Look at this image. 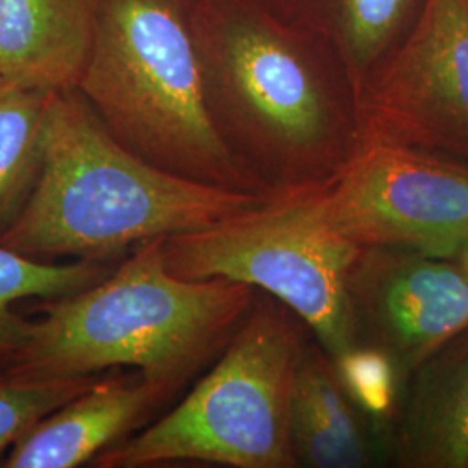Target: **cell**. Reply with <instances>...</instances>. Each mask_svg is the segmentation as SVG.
Returning <instances> with one entry per match:
<instances>
[{"label":"cell","mask_w":468,"mask_h":468,"mask_svg":"<svg viewBox=\"0 0 468 468\" xmlns=\"http://www.w3.org/2000/svg\"><path fill=\"white\" fill-rule=\"evenodd\" d=\"M208 115L269 195L330 183L363 144L359 94L326 42L276 0H193Z\"/></svg>","instance_id":"6da1fadb"},{"label":"cell","mask_w":468,"mask_h":468,"mask_svg":"<svg viewBox=\"0 0 468 468\" xmlns=\"http://www.w3.org/2000/svg\"><path fill=\"white\" fill-rule=\"evenodd\" d=\"M283 195L201 185L123 148L77 90L50 106L40 177L0 245L38 261L115 262L139 245L193 233Z\"/></svg>","instance_id":"7a4b0ae2"},{"label":"cell","mask_w":468,"mask_h":468,"mask_svg":"<svg viewBox=\"0 0 468 468\" xmlns=\"http://www.w3.org/2000/svg\"><path fill=\"white\" fill-rule=\"evenodd\" d=\"M164 239L139 245L98 283L42 303V318L28 323L23 349L2 373L67 378L127 367L167 398L177 392L228 346L255 288L172 274Z\"/></svg>","instance_id":"3957f363"},{"label":"cell","mask_w":468,"mask_h":468,"mask_svg":"<svg viewBox=\"0 0 468 468\" xmlns=\"http://www.w3.org/2000/svg\"><path fill=\"white\" fill-rule=\"evenodd\" d=\"M193 0H104L77 92L118 143L174 176L262 193L208 115Z\"/></svg>","instance_id":"277c9868"},{"label":"cell","mask_w":468,"mask_h":468,"mask_svg":"<svg viewBox=\"0 0 468 468\" xmlns=\"http://www.w3.org/2000/svg\"><path fill=\"white\" fill-rule=\"evenodd\" d=\"M305 332L307 324L284 303L259 299L193 392L141 434L98 454L92 465L297 467L290 413Z\"/></svg>","instance_id":"5b68a950"},{"label":"cell","mask_w":468,"mask_h":468,"mask_svg":"<svg viewBox=\"0 0 468 468\" xmlns=\"http://www.w3.org/2000/svg\"><path fill=\"white\" fill-rule=\"evenodd\" d=\"M311 191L165 238L164 261L185 280L224 278L266 292L307 324L336 363L359 347L349 274L361 249L328 228Z\"/></svg>","instance_id":"8992f818"},{"label":"cell","mask_w":468,"mask_h":468,"mask_svg":"<svg viewBox=\"0 0 468 468\" xmlns=\"http://www.w3.org/2000/svg\"><path fill=\"white\" fill-rule=\"evenodd\" d=\"M328 228L359 249L454 259L468 238V165L387 143H363L311 191Z\"/></svg>","instance_id":"52a82bcc"},{"label":"cell","mask_w":468,"mask_h":468,"mask_svg":"<svg viewBox=\"0 0 468 468\" xmlns=\"http://www.w3.org/2000/svg\"><path fill=\"white\" fill-rule=\"evenodd\" d=\"M363 143L468 165V0H427L419 21L359 90Z\"/></svg>","instance_id":"ba28073f"},{"label":"cell","mask_w":468,"mask_h":468,"mask_svg":"<svg viewBox=\"0 0 468 468\" xmlns=\"http://www.w3.org/2000/svg\"><path fill=\"white\" fill-rule=\"evenodd\" d=\"M359 347L384 354L402 384L468 330V274L456 259L361 249L349 274Z\"/></svg>","instance_id":"9c48e42d"},{"label":"cell","mask_w":468,"mask_h":468,"mask_svg":"<svg viewBox=\"0 0 468 468\" xmlns=\"http://www.w3.org/2000/svg\"><path fill=\"white\" fill-rule=\"evenodd\" d=\"M164 390L137 373L98 377L82 394L52 411L5 456L2 468H75L115 446L139 427Z\"/></svg>","instance_id":"30bf717a"},{"label":"cell","mask_w":468,"mask_h":468,"mask_svg":"<svg viewBox=\"0 0 468 468\" xmlns=\"http://www.w3.org/2000/svg\"><path fill=\"white\" fill-rule=\"evenodd\" d=\"M390 421L399 467H468V330L406 378Z\"/></svg>","instance_id":"8fae6325"},{"label":"cell","mask_w":468,"mask_h":468,"mask_svg":"<svg viewBox=\"0 0 468 468\" xmlns=\"http://www.w3.org/2000/svg\"><path fill=\"white\" fill-rule=\"evenodd\" d=\"M104 0H0V73L7 84L75 90Z\"/></svg>","instance_id":"7c38bea8"},{"label":"cell","mask_w":468,"mask_h":468,"mask_svg":"<svg viewBox=\"0 0 468 468\" xmlns=\"http://www.w3.org/2000/svg\"><path fill=\"white\" fill-rule=\"evenodd\" d=\"M427 0H276L283 15L318 35L349 69L357 94L398 49Z\"/></svg>","instance_id":"4fadbf2b"},{"label":"cell","mask_w":468,"mask_h":468,"mask_svg":"<svg viewBox=\"0 0 468 468\" xmlns=\"http://www.w3.org/2000/svg\"><path fill=\"white\" fill-rule=\"evenodd\" d=\"M56 94L0 87V238L19 218L40 177Z\"/></svg>","instance_id":"5bb4252c"},{"label":"cell","mask_w":468,"mask_h":468,"mask_svg":"<svg viewBox=\"0 0 468 468\" xmlns=\"http://www.w3.org/2000/svg\"><path fill=\"white\" fill-rule=\"evenodd\" d=\"M115 266L100 261L48 262L0 245V373L13 365L27 342L30 321L15 311L17 302L73 295L106 278Z\"/></svg>","instance_id":"9a60e30c"},{"label":"cell","mask_w":468,"mask_h":468,"mask_svg":"<svg viewBox=\"0 0 468 468\" xmlns=\"http://www.w3.org/2000/svg\"><path fill=\"white\" fill-rule=\"evenodd\" d=\"M98 377L19 378L0 373V467L38 421L82 394Z\"/></svg>","instance_id":"2e32d148"},{"label":"cell","mask_w":468,"mask_h":468,"mask_svg":"<svg viewBox=\"0 0 468 468\" xmlns=\"http://www.w3.org/2000/svg\"><path fill=\"white\" fill-rule=\"evenodd\" d=\"M335 367L352 401H357L373 419L388 420L390 411L394 415L402 382L384 354L357 347L336 361Z\"/></svg>","instance_id":"e0dca14e"},{"label":"cell","mask_w":468,"mask_h":468,"mask_svg":"<svg viewBox=\"0 0 468 468\" xmlns=\"http://www.w3.org/2000/svg\"><path fill=\"white\" fill-rule=\"evenodd\" d=\"M458 262H460V266L467 271L468 274V238L465 239V243L462 245V249L458 250L456 253V257H454Z\"/></svg>","instance_id":"ac0fdd59"},{"label":"cell","mask_w":468,"mask_h":468,"mask_svg":"<svg viewBox=\"0 0 468 468\" xmlns=\"http://www.w3.org/2000/svg\"><path fill=\"white\" fill-rule=\"evenodd\" d=\"M4 84H7V82L4 80V77H2V73H0V87H2Z\"/></svg>","instance_id":"d6986e66"}]
</instances>
